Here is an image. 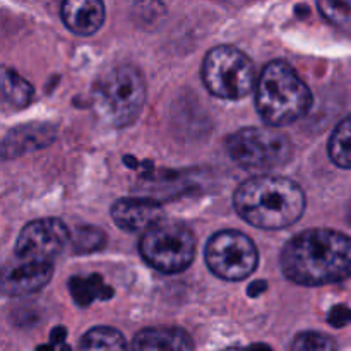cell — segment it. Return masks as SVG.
<instances>
[{
	"instance_id": "obj_11",
	"label": "cell",
	"mask_w": 351,
	"mask_h": 351,
	"mask_svg": "<svg viewBox=\"0 0 351 351\" xmlns=\"http://www.w3.org/2000/svg\"><path fill=\"white\" fill-rule=\"evenodd\" d=\"M112 218L123 232H146L165 219V213L161 204L151 199L123 197L113 202Z\"/></svg>"
},
{
	"instance_id": "obj_2",
	"label": "cell",
	"mask_w": 351,
	"mask_h": 351,
	"mask_svg": "<svg viewBox=\"0 0 351 351\" xmlns=\"http://www.w3.org/2000/svg\"><path fill=\"white\" fill-rule=\"evenodd\" d=\"M305 194L297 182L261 175L242 182L233 194L240 218L261 230H283L295 225L305 211Z\"/></svg>"
},
{
	"instance_id": "obj_18",
	"label": "cell",
	"mask_w": 351,
	"mask_h": 351,
	"mask_svg": "<svg viewBox=\"0 0 351 351\" xmlns=\"http://www.w3.org/2000/svg\"><path fill=\"white\" fill-rule=\"evenodd\" d=\"M99 276H91L88 280L82 278H74L71 281V291L74 295L75 302L81 305H88L93 302L95 297H105V290H103L101 281H98Z\"/></svg>"
},
{
	"instance_id": "obj_20",
	"label": "cell",
	"mask_w": 351,
	"mask_h": 351,
	"mask_svg": "<svg viewBox=\"0 0 351 351\" xmlns=\"http://www.w3.org/2000/svg\"><path fill=\"white\" fill-rule=\"evenodd\" d=\"M319 10L335 26L346 27L350 24V0H319Z\"/></svg>"
},
{
	"instance_id": "obj_4",
	"label": "cell",
	"mask_w": 351,
	"mask_h": 351,
	"mask_svg": "<svg viewBox=\"0 0 351 351\" xmlns=\"http://www.w3.org/2000/svg\"><path fill=\"white\" fill-rule=\"evenodd\" d=\"M95 99L99 113L115 127L132 123L146 103V81L134 65H119L96 82Z\"/></svg>"
},
{
	"instance_id": "obj_1",
	"label": "cell",
	"mask_w": 351,
	"mask_h": 351,
	"mask_svg": "<svg viewBox=\"0 0 351 351\" xmlns=\"http://www.w3.org/2000/svg\"><path fill=\"white\" fill-rule=\"evenodd\" d=\"M280 264L285 276L302 287L341 283L351 271V242L335 230H307L288 240Z\"/></svg>"
},
{
	"instance_id": "obj_5",
	"label": "cell",
	"mask_w": 351,
	"mask_h": 351,
	"mask_svg": "<svg viewBox=\"0 0 351 351\" xmlns=\"http://www.w3.org/2000/svg\"><path fill=\"white\" fill-rule=\"evenodd\" d=\"M143 259L163 274H177L187 269L195 257V237L189 226L161 219L144 232L139 242Z\"/></svg>"
},
{
	"instance_id": "obj_21",
	"label": "cell",
	"mask_w": 351,
	"mask_h": 351,
	"mask_svg": "<svg viewBox=\"0 0 351 351\" xmlns=\"http://www.w3.org/2000/svg\"><path fill=\"white\" fill-rule=\"evenodd\" d=\"M165 12L167 10L160 0H139L136 3V19L146 26L158 23L165 16Z\"/></svg>"
},
{
	"instance_id": "obj_17",
	"label": "cell",
	"mask_w": 351,
	"mask_h": 351,
	"mask_svg": "<svg viewBox=\"0 0 351 351\" xmlns=\"http://www.w3.org/2000/svg\"><path fill=\"white\" fill-rule=\"evenodd\" d=\"M351 122L350 119H343L332 132L329 139V158L336 167L343 170H350L351 167Z\"/></svg>"
},
{
	"instance_id": "obj_23",
	"label": "cell",
	"mask_w": 351,
	"mask_h": 351,
	"mask_svg": "<svg viewBox=\"0 0 351 351\" xmlns=\"http://www.w3.org/2000/svg\"><path fill=\"white\" fill-rule=\"evenodd\" d=\"M329 321H331V324L338 326V328H343V326H346V324H348V321H350L348 308H346V307L332 308Z\"/></svg>"
},
{
	"instance_id": "obj_13",
	"label": "cell",
	"mask_w": 351,
	"mask_h": 351,
	"mask_svg": "<svg viewBox=\"0 0 351 351\" xmlns=\"http://www.w3.org/2000/svg\"><path fill=\"white\" fill-rule=\"evenodd\" d=\"M132 351H194V341L180 328H147L136 335Z\"/></svg>"
},
{
	"instance_id": "obj_15",
	"label": "cell",
	"mask_w": 351,
	"mask_h": 351,
	"mask_svg": "<svg viewBox=\"0 0 351 351\" xmlns=\"http://www.w3.org/2000/svg\"><path fill=\"white\" fill-rule=\"evenodd\" d=\"M79 351H129V345L120 331L108 326H98L82 336Z\"/></svg>"
},
{
	"instance_id": "obj_3",
	"label": "cell",
	"mask_w": 351,
	"mask_h": 351,
	"mask_svg": "<svg viewBox=\"0 0 351 351\" xmlns=\"http://www.w3.org/2000/svg\"><path fill=\"white\" fill-rule=\"evenodd\" d=\"M256 108L267 127H283L308 113L312 93L288 62L273 60L263 69L254 86Z\"/></svg>"
},
{
	"instance_id": "obj_24",
	"label": "cell",
	"mask_w": 351,
	"mask_h": 351,
	"mask_svg": "<svg viewBox=\"0 0 351 351\" xmlns=\"http://www.w3.org/2000/svg\"><path fill=\"white\" fill-rule=\"evenodd\" d=\"M226 351H242V350H235V348H233V350H226Z\"/></svg>"
},
{
	"instance_id": "obj_12",
	"label": "cell",
	"mask_w": 351,
	"mask_h": 351,
	"mask_svg": "<svg viewBox=\"0 0 351 351\" xmlns=\"http://www.w3.org/2000/svg\"><path fill=\"white\" fill-rule=\"evenodd\" d=\"M62 21L77 36H91L101 29L106 10L103 0H64Z\"/></svg>"
},
{
	"instance_id": "obj_10",
	"label": "cell",
	"mask_w": 351,
	"mask_h": 351,
	"mask_svg": "<svg viewBox=\"0 0 351 351\" xmlns=\"http://www.w3.org/2000/svg\"><path fill=\"white\" fill-rule=\"evenodd\" d=\"M51 276L53 264L19 261L17 264L0 269V291L10 297H26L47 287Z\"/></svg>"
},
{
	"instance_id": "obj_6",
	"label": "cell",
	"mask_w": 351,
	"mask_h": 351,
	"mask_svg": "<svg viewBox=\"0 0 351 351\" xmlns=\"http://www.w3.org/2000/svg\"><path fill=\"white\" fill-rule=\"evenodd\" d=\"M202 81L213 96L223 99H242L254 91L256 67L237 47L221 45L206 55Z\"/></svg>"
},
{
	"instance_id": "obj_8",
	"label": "cell",
	"mask_w": 351,
	"mask_h": 351,
	"mask_svg": "<svg viewBox=\"0 0 351 351\" xmlns=\"http://www.w3.org/2000/svg\"><path fill=\"white\" fill-rule=\"evenodd\" d=\"M204 257L211 273L225 281L245 280L259 264L256 243L237 230H223L213 235L206 245Z\"/></svg>"
},
{
	"instance_id": "obj_14",
	"label": "cell",
	"mask_w": 351,
	"mask_h": 351,
	"mask_svg": "<svg viewBox=\"0 0 351 351\" xmlns=\"http://www.w3.org/2000/svg\"><path fill=\"white\" fill-rule=\"evenodd\" d=\"M53 129L47 123H29V125L17 127L12 132L7 134L0 151L5 158L19 156L21 153H26V151L47 147L53 141Z\"/></svg>"
},
{
	"instance_id": "obj_22",
	"label": "cell",
	"mask_w": 351,
	"mask_h": 351,
	"mask_svg": "<svg viewBox=\"0 0 351 351\" xmlns=\"http://www.w3.org/2000/svg\"><path fill=\"white\" fill-rule=\"evenodd\" d=\"M105 242V237L99 230L96 228H81L75 239V250L79 252H93V250L99 249Z\"/></svg>"
},
{
	"instance_id": "obj_9",
	"label": "cell",
	"mask_w": 351,
	"mask_h": 351,
	"mask_svg": "<svg viewBox=\"0 0 351 351\" xmlns=\"http://www.w3.org/2000/svg\"><path fill=\"white\" fill-rule=\"evenodd\" d=\"M71 232L58 218H41L27 223L16 242V256L26 263L51 264L65 249Z\"/></svg>"
},
{
	"instance_id": "obj_7",
	"label": "cell",
	"mask_w": 351,
	"mask_h": 351,
	"mask_svg": "<svg viewBox=\"0 0 351 351\" xmlns=\"http://www.w3.org/2000/svg\"><path fill=\"white\" fill-rule=\"evenodd\" d=\"M230 158L249 170H271L288 163L293 144L274 127H245L225 141Z\"/></svg>"
},
{
	"instance_id": "obj_16",
	"label": "cell",
	"mask_w": 351,
	"mask_h": 351,
	"mask_svg": "<svg viewBox=\"0 0 351 351\" xmlns=\"http://www.w3.org/2000/svg\"><path fill=\"white\" fill-rule=\"evenodd\" d=\"M0 91L14 106H26L33 99V86L10 69L0 71Z\"/></svg>"
},
{
	"instance_id": "obj_19",
	"label": "cell",
	"mask_w": 351,
	"mask_h": 351,
	"mask_svg": "<svg viewBox=\"0 0 351 351\" xmlns=\"http://www.w3.org/2000/svg\"><path fill=\"white\" fill-rule=\"evenodd\" d=\"M290 351H335V343L321 332L305 331L293 339Z\"/></svg>"
}]
</instances>
